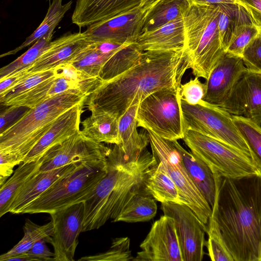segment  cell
I'll list each match as a JSON object with an SVG mask.
<instances>
[{
  "mask_svg": "<svg viewBox=\"0 0 261 261\" xmlns=\"http://www.w3.org/2000/svg\"><path fill=\"white\" fill-rule=\"evenodd\" d=\"M216 192L207 234L234 261H261V173L237 178L214 174Z\"/></svg>",
  "mask_w": 261,
  "mask_h": 261,
  "instance_id": "1",
  "label": "cell"
},
{
  "mask_svg": "<svg viewBox=\"0 0 261 261\" xmlns=\"http://www.w3.org/2000/svg\"><path fill=\"white\" fill-rule=\"evenodd\" d=\"M190 69L186 49L143 51L139 61L122 74L104 81L85 101L90 111H102L118 118L132 106L165 88H180Z\"/></svg>",
  "mask_w": 261,
  "mask_h": 261,
  "instance_id": "2",
  "label": "cell"
},
{
  "mask_svg": "<svg viewBox=\"0 0 261 261\" xmlns=\"http://www.w3.org/2000/svg\"><path fill=\"white\" fill-rule=\"evenodd\" d=\"M156 164L155 156L146 149L130 160L115 144L107 156L106 174L84 201L82 232L114 220L135 195L144 191L145 179Z\"/></svg>",
  "mask_w": 261,
  "mask_h": 261,
  "instance_id": "3",
  "label": "cell"
},
{
  "mask_svg": "<svg viewBox=\"0 0 261 261\" xmlns=\"http://www.w3.org/2000/svg\"><path fill=\"white\" fill-rule=\"evenodd\" d=\"M219 12L218 5L191 2L184 17L190 69L205 80L226 52L218 27Z\"/></svg>",
  "mask_w": 261,
  "mask_h": 261,
  "instance_id": "4",
  "label": "cell"
},
{
  "mask_svg": "<svg viewBox=\"0 0 261 261\" xmlns=\"http://www.w3.org/2000/svg\"><path fill=\"white\" fill-rule=\"evenodd\" d=\"M87 96L67 93L55 96L30 109L18 120L0 134V152L14 156L21 164L36 143L63 113Z\"/></svg>",
  "mask_w": 261,
  "mask_h": 261,
  "instance_id": "5",
  "label": "cell"
},
{
  "mask_svg": "<svg viewBox=\"0 0 261 261\" xmlns=\"http://www.w3.org/2000/svg\"><path fill=\"white\" fill-rule=\"evenodd\" d=\"M106 161L79 163L60 177L39 197L26 206L20 214H50L85 201L107 172Z\"/></svg>",
  "mask_w": 261,
  "mask_h": 261,
  "instance_id": "6",
  "label": "cell"
},
{
  "mask_svg": "<svg viewBox=\"0 0 261 261\" xmlns=\"http://www.w3.org/2000/svg\"><path fill=\"white\" fill-rule=\"evenodd\" d=\"M138 127L172 141L183 139L186 131L180 88H165L148 95L138 106Z\"/></svg>",
  "mask_w": 261,
  "mask_h": 261,
  "instance_id": "7",
  "label": "cell"
},
{
  "mask_svg": "<svg viewBox=\"0 0 261 261\" xmlns=\"http://www.w3.org/2000/svg\"><path fill=\"white\" fill-rule=\"evenodd\" d=\"M183 140L214 174L237 178L261 173L251 156L227 143L191 129L186 131Z\"/></svg>",
  "mask_w": 261,
  "mask_h": 261,
  "instance_id": "8",
  "label": "cell"
},
{
  "mask_svg": "<svg viewBox=\"0 0 261 261\" xmlns=\"http://www.w3.org/2000/svg\"><path fill=\"white\" fill-rule=\"evenodd\" d=\"M146 132L153 155L157 161L164 165L176 186L183 203L188 205L207 226L212 212V207L191 178L172 142L149 130Z\"/></svg>",
  "mask_w": 261,
  "mask_h": 261,
  "instance_id": "9",
  "label": "cell"
},
{
  "mask_svg": "<svg viewBox=\"0 0 261 261\" xmlns=\"http://www.w3.org/2000/svg\"><path fill=\"white\" fill-rule=\"evenodd\" d=\"M181 106L186 130L191 129L211 137L252 157L233 121L232 115L203 100L197 105H190L181 99Z\"/></svg>",
  "mask_w": 261,
  "mask_h": 261,
  "instance_id": "10",
  "label": "cell"
},
{
  "mask_svg": "<svg viewBox=\"0 0 261 261\" xmlns=\"http://www.w3.org/2000/svg\"><path fill=\"white\" fill-rule=\"evenodd\" d=\"M164 215L173 218L183 261H201L206 246L204 225L186 204L175 202L161 203Z\"/></svg>",
  "mask_w": 261,
  "mask_h": 261,
  "instance_id": "11",
  "label": "cell"
},
{
  "mask_svg": "<svg viewBox=\"0 0 261 261\" xmlns=\"http://www.w3.org/2000/svg\"><path fill=\"white\" fill-rule=\"evenodd\" d=\"M111 148L85 138L80 130L62 143L50 148L43 156L39 171H47L80 162L106 161Z\"/></svg>",
  "mask_w": 261,
  "mask_h": 261,
  "instance_id": "12",
  "label": "cell"
},
{
  "mask_svg": "<svg viewBox=\"0 0 261 261\" xmlns=\"http://www.w3.org/2000/svg\"><path fill=\"white\" fill-rule=\"evenodd\" d=\"M54 224L50 244L55 254V261H73L78 238L82 232L84 201L75 203L50 214Z\"/></svg>",
  "mask_w": 261,
  "mask_h": 261,
  "instance_id": "13",
  "label": "cell"
},
{
  "mask_svg": "<svg viewBox=\"0 0 261 261\" xmlns=\"http://www.w3.org/2000/svg\"><path fill=\"white\" fill-rule=\"evenodd\" d=\"M135 261H183L174 220L164 215L152 225Z\"/></svg>",
  "mask_w": 261,
  "mask_h": 261,
  "instance_id": "14",
  "label": "cell"
},
{
  "mask_svg": "<svg viewBox=\"0 0 261 261\" xmlns=\"http://www.w3.org/2000/svg\"><path fill=\"white\" fill-rule=\"evenodd\" d=\"M145 13L140 8L107 20L94 23L85 33L91 42L112 41L135 43L142 33Z\"/></svg>",
  "mask_w": 261,
  "mask_h": 261,
  "instance_id": "15",
  "label": "cell"
},
{
  "mask_svg": "<svg viewBox=\"0 0 261 261\" xmlns=\"http://www.w3.org/2000/svg\"><path fill=\"white\" fill-rule=\"evenodd\" d=\"M220 107L261 126V73L247 68Z\"/></svg>",
  "mask_w": 261,
  "mask_h": 261,
  "instance_id": "16",
  "label": "cell"
},
{
  "mask_svg": "<svg viewBox=\"0 0 261 261\" xmlns=\"http://www.w3.org/2000/svg\"><path fill=\"white\" fill-rule=\"evenodd\" d=\"M247 70L241 57L225 52L206 80V92L203 100L221 107Z\"/></svg>",
  "mask_w": 261,
  "mask_h": 261,
  "instance_id": "17",
  "label": "cell"
},
{
  "mask_svg": "<svg viewBox=\"0 0 261 261\" xmlns=\"http://www.w3.org/2000/svg\"><path fill=\"white\" fill-rule=\"evenodd\" d=\"M91 44L84 32L65 34L51 41L35 63L23 70L28 74H31L68 63Z\"/></svg>",
  "mask_w": 261,
  "mask_h": 261,
  "instance_id": "18",
  "label": "cell"
},
{
  "mask_svg": "<svg viewBox=\"0 0 261 261\" xmlns=\"http://www.w3.org/2000/svg\"><path fill=\"white\" fill-rule=\"evenodd\" d=\"M84 103L83 101L77 104L61 114L26 155L22 163L39 160L50 148L79 132Z\"/></svg>",
  "mask_w": 261,
  "mask_h": 261,
  "instance_id": "19",
  "label": "cell"
},
{
  "mask_svg": "<svg viewBox=\"0 0 261 261\" xmlns=\"http://www.w3.org/2000/svg\"><path fill=\"white\" fill-rule=\"evenodd\" d=\"M96 89L94 86L56 74L55 76L38 84L29 92L8 102L5 106H23L32 109L57 95L74 93L88 96Z\"/></svg>",
  "mask_w": 261,
  "mask_h": 261,
  "instance_id": "20",
  "label": "cell"
},
{
  "mask_svg": "<svg viewBox=\"0 0 261 261\" xmlns=\"http://www.w3.org/2000/svg\"><path fill=\"white\" fill-rule=\"evenodd\" d=\"M142 0H77L72 22L82 28L140 7Z\"/></svg>",
  "mask_w": 261,
  "mask_h": 261,
  "instance_id": "21",
  "label": "cell"
},
{
  "mask_svg": "<svg viewBox=\"0 0 261 261\" xmlns=\"http://www.w3.org/2000/svg\"><path fill=\"white\" fill-rule=\"evenodd\" d=\"M135 43L142 51H178L185 49L184 18L142 33Z\"/></svg>",
  "mask_w": 261,
  "mask_h": 261,
  "instance_id": "22",
  "label": "cell"
},
{
  "mask_svg": "<svg viewBox=\"0 0 261 261\" xmlns=\"http://www.w3.org/2000/svg\"><path fill=\"white\" fill-rule=\"evenodd\" d=\"M80 163L50 170L39 171L17 192L12 200L9 212L14 214H20L26 206L39 197L60 177L75 169Z\"/></svg>",
  "mask_w": 261,
  "mask_h": 261,
  "instance_id": "23",
  "label": "cell"
},
{
  "mask_svg": "<svg viewBox=\"0 0 261 261\" xmlns=\"http://www.w3.org/2000/svg\"><path fill=\"white\" fill-rule=\"evenodd\" d=\"M139 104L132 106L120 117L118 146L129 160L138 158L149 143L147 132L137 130V112Z\"/></svg>",
  "mask_w": 261,
  "mask_h": 261,
  "instance_id": "24",
  "label": "cell"
},
{
  "mask_svg": "<svg viewBox=\"0 0 261 261\" xmlns=\"http://www.w3.org/2000/svg\"><path fill=\"white\" fill-rule=\"evenodd\" d=\"M172 142L179 153L182 162L191 178L212 207L216 192L213 171L202 160L183 148L177 140Z\"/></svg>",
  "mask_w": 261,
  "mask_h": 261,
  "instance_id": "25",
  "label": "cell"
},
{
  "mask_svg": "<svg viewBox=\"0 0 261 261\" xmlns=\"http://www.w3.org/2000/svg\"><path fill=\"white\" fill-rule=\"evenodd\" d=\"M91 112V115L82 122L81 134L97 143L119 144V118L102 111Z\"/></svg>",
  "mask_w": 261,
  "mask_h": 261,
  "instance_id": "26",
  "label": "cell"
},
{
  "mask_svg": "<svg viewBox=\"0 0 261 261\" xmlns=\"http://www.w3.org/2000/svg\"><path fill=\"white\" fill-rule=\"evenodd\" d=\"M144 192L161 203H183L178 190L161 162L150 170L144 184Z\"/></svg>",
  "mask_w": 261,
  "mask_h": 261,
  "instance_id": "27",
  "label": "cell"
},
{
  "mask_svg": "<svg viewBox=\"0 0 261 261\" xmlns=\"http://www.w3.org/2000/svg\"><path fill=\"white\" fill-rule=\"evenodd\" d=\"M43 161L39 160L22 163L12 175L0 186V217L9 212L12 200L24 184L39 171Z\"/></svg>",
  "mask_w": 261,
  "mask_h": 261,
  "instance_id": "28",
  "label": "cell"
},
{
  "mask_svg": "<svg viewBox=\"0 0 261 261\" xmlns=\"http://www.w3.org/2000/svg\"><path fill=\"white\" fill-rule=\"evenodd\" d=\"M190 0H164L145 14L142 33L151 31L180 18H184Z\"/></svg>",
  "mask_w": 261,
  "mask_h": 261,
  "instance_id": "29",
  "label": "cell"
},
{
  "mask_svg": "<svg viewBox=\"0 0 261 261\" xmlns=\"http://www.w3.org/2000/svg\"><path fill=\"white\" fill-rule=\"evenodd\" d=\"M72 3V1H70L65 4H63L62 0L52 1L49 5L45 18L36 30L28 37L21 45L2 54L0 57L15 55L25 47L34 44L46 34L54 32L66 13L71 8Z\"/></svg>",
  "mask_w": 261,
  "mask_h": 261,
  "instance_id": "30",
  "label": "cell"
},
{
  "mask_svg": "<svg viewBox=\"0 0 261 261\" xmlns=\"http://www.w3.org/2000/svg\"><path fill=\"white\" fill-rule=\"evenodd\" d=\"M218 6L220 11L218 27L226 51V48L237 29L244 24L253 22L245 8L239 3L222 4Z\"/></svg>",
  "mask_w": 261,
  "mask_h": 261,
  "instance_id": "31",
  "label": "cell"
},
{
  "mask_svg": "<svg viewBox=\"0 0 261 261\" xmlns=\"http://www.w3.org/2000/svg\"><path fill=\"white\" fill-rule=\"evenodd\" d=\"M157 205L151 196L144 191L135 195L113 221L136 223L148 221L154 217Z\"/></svg>",
  "mask_w": 261,
  "mask_h": 261,
  "instance_id": "32",
  "label": "cell"
},
{
  "mask_svg": "<svg viewBox=\"0 0 261 261\" xmlns=\"http://www.w3.org/2000/svg\"><path fill=\"white\" fill-rule=\"evenodd\" d=\"M142 53L135 43L121 48L106 62L101 70L99 77L104 82L122 74L139 61Z\"/></svg>",
  "mask_w": 261,
  "mask_h": 261,
  "instance_id": "33",
  "label": "cell"
},
{
  "mask_svg": "<svg viewBox=\"0 0 261 261\" xmlns=\"http://www.w3.org/2000/svg\"><path fill=\"white\" fill-rule=\"evenodd\" d=\"M24 236L22 239L11 250L0 256V261H6L7 259L18 254L28 252L35 243L44 238L51 237L54 232V224L49 222L39 225L27 219L23 226Z\"/></svg>",
  "mask_w": 261,
  "mask_h": 261,
  "instance_id": "34",
  "label": "cell"
},
{
  "mask_svg": "<svg viewBox=\"0 0 261 261\" xmlns=\"http://www.w3.org/2000/svg\"><path fill=\"white\" fill-rule=\"evenodd\" d=\"M54 32H51L35 42L24 53L0 69V80L25 70L32 65L48 46Z\"/></svg>",
  "mask_w": 261,
  "mask_h": 261,
  "instance_id": "35",
  "label": "cell"
},
{
  "mask_svg": "<svg viewBox=\"0 0 261 261\" xmlns=\"http://www.w3.org/2000/svg\"><path fill=\"white\" fill-rule=\"evenodd\" d=\"M232 119L248 145L255 165L261 171V126L242 116L232 115Z\"/></svg>",
  "mask_w": 261,
  "mask_h": 261,
  "instance_id": "36",
  "label": "cell"
},
{
  "mask_svg": "<svg viewBox=\"0 0 261 261\" xmlns=\"http://www.w3.org/2000/svg\"><path fill=\"white\" fill-rule=\"evenodd\" d=\"M115 53H102L96 49L91 42L87 48L76 55L68 63L90 76L99 77L104 64Z\"/></svg>",
  "mask_w": 261,
  "mask_h": 261,
  "instance_id": "37",
  "label": "cell"
},
{
  "mask_svg": "<svg viewBox=\"0 0 261 261\" xmlns=\"http://www.w3.org/2000/svg\"><path fill=\"white\" fill-rule=\"evenodd\" d=\"M55 75V68L29 75L15 87L0 95L1 105L5 106L8 102L29 92L38 84Z\"/></svg>",
  "mask_w": 261,
  "mask_h": 261,
  "instance_id": "38",
  "label": "cell"
},
{
  "mask_svg": "<svg viewBox=\"0 0 261 261\" xmlns=\"http://www.w3.org/2000/svg\"><path fill=\"white\" fill-rule=\"evenodd\" d=\"M130 250V240L128 237L117 238L113 240L107 251L93 255L81 257V261H129L133 260Z\"/></svg>",
  "mask_w": 261,
  "mask_h": 261,
  "instance_id": "39",
  "label": "cell"
},
{
  "mask_svg": "<svg viewBox=\"0 0 261 261\" xmlns=\"http://www.w3.org/2000/svg\"><path fill=\"white\" fill-rule=\"evenodd\" d=\"M260 33V30L253 23L240 26L232 34L226 52L242 58L246 47Z\"/></svg>",
  "mask_w": 261,
  "mask_h": 261,
  "instance_id": "40",
  "label": "cell"
},
{
  "mask_svg": "<svg viewBox=\"0 0 261 261\" xmlns=\"http://www.w3.org/2000/svg\"><path fill=\"white\" fill-rule=\"evenodd\" d=\"M206 92V85L195 76L189 82L180 85L181 99L190 105H197L203 100Z\"/></svg>",
  "mask_w": 261,
  "mask_h": 261,
  "instance_id": "41",
  "label": "cell"
},
{
  "mask_svg": "<svg viewBox=\"0 0 261 261\" xmlns=\"http://www.w3.org/2000/svg\"><path fill=\"white\" fill-rule=\"evenodd\" d=\"M242 58L248 69L261 73V33L246 47Z\"/></svg>",
  "mask_w": 261,
  "mask_h": 261,
  "instance_id": "42",
  "label": "cell"
},
{
  "mask_svg": "<svg viewBox=\"0 0 261 261\" xmlns=\"http://www.w3.org/2000/svg\"><path fill=\"white\" fill-rule=\"evenodd\" d=\"M206 242L208 254L213 261H234L222 243L214 236L208 234Z\"/></svg>",
  "mask_w": 261,
  "mask_h": 261,
  "instance_id": "43",
  "label": "cell"
},
{
  "mask_svg": "<svg viewBox=\"0 0 261 261\" xmlns=\"http://www.w3.org/2000/svg\"><path fill=\"white\" fill-rule=\"evenodd\" d=\"M1 113L0 134L18 120L30 109L23 106H9Z\"/></svg>",
  "mask_w": 261,
  "mask_h": 261,
  "instance_id": "44",
  "label": "cell"
},
{
  "mask_svg": "<svg viewBox=\"0 0 261 261\" xmlns=\"http://www.w3.org/2000/svg\"><path fill=\"white\" fill-rule=\"evenodd\" d=\"M51 237L40 240L26 252L34 260L55 261V254L50 251L46 243H51Z\"/></svg>",
  "mask_w": 261,
  "mask_h": 261,
  "instance_id": "45",
  "label": "cell"
},
{
  "mask_svg": "<svg viewBox=\"0 0 261 261\" xmlns=\"http://www.w3.org/2000/svg\"><path fill=\"white\" fill-rule=\"evenodd\" d=\"M20 165L18 161L9 153L0 152V186L13 173L14 167Z\"/></svg>",
  "mask_w": 261,
  "mask_h": 261,
  "instance_id": "46",
  "label": "cell"
},
{
  "mask_svg": "<svg viewBox=\"0 0 261 261\" xmlns=\"http://www.w3.org/2000/svg\"><path fill=\"white\" fill-rule=\"evenodd\" d=\"M249 14L252 22L261 31V0H239Z\"/></svg>",
  "mask_w": 261,
  "mask_h": 261,
  "instance_id": "47",
  "label": "cell"
},
{
  "mask_svg": "<svg viewBox=\"0 0 261 261\" xmlns=\"http://www.w3.org/2000/svg\"><path fill=\"white\" fill-rule=\"evenodd\" d=\"M28 75L25 71L22 70L0 80V95L15 87Z\"/></svg>",
  "mask_w": 261,
  "mask_h": 261,
  "instance_id": "48",
  "label": "cell"
},
{
  "mask_svg": "<svg viewBox=\"0 0 261 261\" xmlns=\"http://www.w3.org/2000/svg\"><path fill=\"white\" fill-rule=\"evenodd\" d=\"M94 47L103 54H113L131 44H121L112 41L92 42Z\"/></svg>",
  "mask_w": 261,
  "mask_h": 261,
  "instance_id": "49",
  "label": "cell"
},
{
  "mask_svg": "<svg viewBox=\"0 0 261 261\" xmlns=\"http://www.w3.org/2000/svg\"><path fill=\"white\" fill-rule=\"evenodd\" d=\"M164 1V0H142L139 8L146 14L147 12Z\"/></svg>",
  "mask_w": 261,
  "mask_h": 261,
  "instance_id": "50",
  "label": "cell"
},
{
  "mask_svg": "<svg viewBox=\"0 0 261 261\" xmlns=\"http://www.w3.org/2000/svg\"><path fill=\"white\" fill-rule=\"evenodd\" d=\"M191 2L212 5H219L222 4L226 3H239V0H190Z\"/></svg>",
  "mask_w": 261,
  "mask_h": 261,
  "instance_id": "51",
  "label": "cell"
},
{
  "mask_svg": "<svg viewBox=\"0 0 261 261\" xmlns=\"http://www.w3.org/2000/svg\"><path fill=\"white\" fill-rule=\"evenodd\" d=\"M34 260L29 257L26 253L20 254L9 258L6 261H33Z\"/></svg>",
  "mask_w": 261,
  "mask_h": 261,
  "instance_id": "52",
  "label": "cell"
},
{
  "mask_svg": "<svg viewBox=\"0 0 261 261\" xmlns=\"http://www.w3.org/2000/svg\"><path fill=\"white\" fill-rule=\"evenodd\" d=\"M47 1H50L51 0H47ZM52 1H53V0H52Z\"/></svg>",
  "mask_w": 261,
  "mask_h": 261,
  "instance_id": "53",
  "label": "cell"
}]
</instances>
